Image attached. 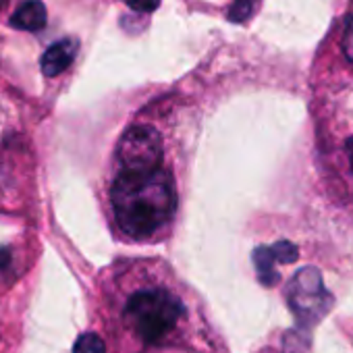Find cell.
<instances>
[{"instance_id":"cell-9","label":"cell","mask_w":353,"mask_h":353,"mask_svg":"<svg viewBox=\"0 0 353 353\" xmlns=\"http://www.w3.org/2000/svg\"><path fill=\"white\" fill-rule=\"evenodd\" d=\"M73 353H106V345L96 332H83L77 336Z\"/></svg>"},{"instance_id":"cell-13","label":"cell","mask_w":353,"mask_h":353,"mask_svg":"<svg viewBox=\"0 0 353 353\" xmlns=\"http://www.w3.org/2000/svg\"><path fill=\"white\" fill-rule=\"evenodd\" d=\"M343 52H345V57L353 63V17H351V21L347 23L345 34H343Z\"/></svg>"},{"instance_id":"cell-11","label":"cell","mask_w":353,"mask_h":353,"mask_svg":"<svg viewBox=\"0 0 353 353\" xmlns=\"http://www.w3.org/2000/svg\"><path fill=\"white\" fill-rule=\"evenodd\" d=\"M270 250H272L276 262H281V264H289V262L297 260V248L289 241H279V243L270 245Z\"/></svg>"},{"instance_id":"cell-8","label":"cell","mask_w":353,"mask_h":353,"mask_svg":"<svg viewBox=\"0 0 353 353\" xmlns=\"http://www.w3.org/2000/svg\"><path fill=\"white\" fill-rule=\"evenodd\" d=\"M254 264H256V272H258V279L262 285H266V287L276 285V281H279V272L274 270L276 258L270 248H258L254 252Z\"/></svg>"},{"instance_id":"cell-6","label":"cell","mask_w":353,"mask_h":353,"mask_svg":"<svg viewBox=\"0 0 353 353\" xmlns=\"http://www.w3.org/2000/svg\"><path fill=\"white\" fill-rule=\"evenodd\" d=\"M46 21H48V13L42 0H26L11 17V26L23 32H40L44 30Z\"/></svg>"},{"instance_id":"cell-5","label":"cell","mask_w":353,"mask_h":353,"mask_svg":"<svg viewBox=\"0 0 353 353\" xmlns=\"http://www.w3.org/2000/svg\"><path fill=\"white\" fill-rule=\"evenodd\" d=\"M75 54H77V42L75 40H59L54 42L42 57V73L46 77H57L61 73H65L73 61H75Z\"/></svg>"},{"instance_id":"cell-15","label":"cell","mask_w":353,"mask_h":353,"mask_svg":"<svg viewBox=\"0 0 353 353\" xmlns=\"http://www.w3.org/2000/svg\"><path fill=\"white\" fill-rule=\"evenodd\" d=\"M0 5H5V3H3V0H0Z\"/></svg>"},{"instance_id":"cell-1","label":"cell","mask_w":353,"mask_h":353,"mask_svg":"<svg viewBox=\"0 0 353 353\" xmlns=\"http://www.w3.org/2000/svg\"><path fill=\"white\" fill-rule=\"evenodd\" d=\"M119 229L137 241L160 235L176 210L172 174L164 168L152 172H121L110 190Z\"/></svg>"},{"instance_id":"cell-7","label":"cell","mask_w":353,"mask_h":353,"mask_svg":"<svg viewBox=\"0 0 353 353\" xmlns=\"http://www.w3.org/2000/svg\"><path fill=\"white\" fill-rule=\"evenodd\" d=\"M334 162L341 170V174L347 181L353 183V129H349L345 135H341L339 143L334 145Z\"/></svg>"},{"instance_id":"cell-10","label":"cell","mask_w":353,"mask_h":353,"mask_svg":"<svg viewBox=\"0 0 353 353\" xmlns=\"http://www.w3.org/2000/svg\"><path fill=\"white\" fill-rule=\"evenodd\" d=\"M256 3H258V0H235L231 11H229V19L231 21H237V23L250 19V15L256 9Z\"/></svg>"},{"instance_id":"cell-4","label":"cell","mask_w":353,"mask_h":353,"mask_svg":"<svg viewBox=\"0 0 353 353\" xmlns=\"http://www.w3.org/2000/svg\"><path fill=\"white\" fill-rule=\"evenodd\" d=\"M121 172H152L160 168L164 145L160 133L150 125L131 127L117 145Z\"/></svg>"},{"instance_id":"cell-2","label":"cell","mask_w":353,"mask_h":353,"mask_svg":"<svg viewBox=\"0 0 353 353\" xmlns=\"http://www.w3.org/2000/svg\"><path fill=\"white\" fill-rule=\"evenodd\" d=\"M185 316V305L174 293L154 287L135 291L125 305V324L143 341L160 343Z\"/></svg>"},{"instance_id":"cell-14","label":"cell","mask_w":353,"mask_h":353,"mask_svg":"<svg viewBox=\"0 0 353 353\" xmlns=\"http://www.w3.org/2000/svg\"><path fill=\"white\" fill-rule=\"evenodd\" d=\"M9 262H11V250L9 248H3V250H0V270L7 268Z\"/></svg>"},{"instance_id":"cell-3","label":"cell","mask_w":353,"mask_h":353,"mask_svg":"<svg viewBox=\"0 0 353 353\" xmlns=\"http://www.w3.org/2000/svg\"><path fill=\"white\" fill-rule=\"evenodd\" d=\"M287 301L301 328L316 324L332 305V297L322 283L318 268H301L287 285Z\"/></svg>"},{"instance_id":"cell-12","label":"cell","mask_w":353,"mask_h":353,"mask_svg":"<svg viewBox=\"0 0 353 353\" xmlns=\"http://www.w3.org/2000/svg\"><path fill=\"white\" fill-rule=\"evenodd\" d=\"M125 3L137 13H152L160 7V0H125Z\"/></svg>"}]
</instances>
